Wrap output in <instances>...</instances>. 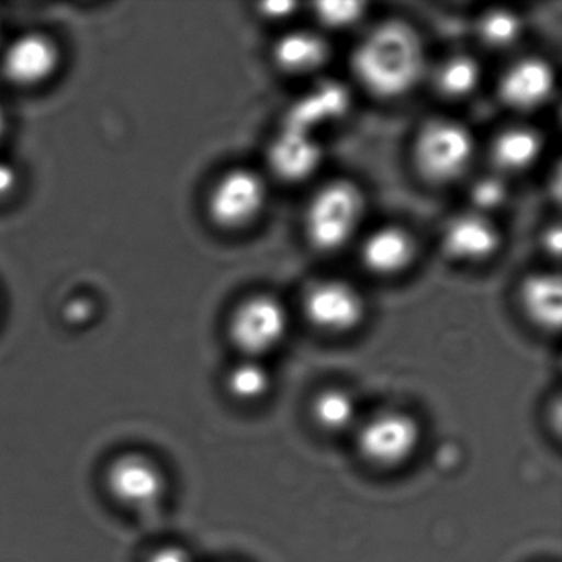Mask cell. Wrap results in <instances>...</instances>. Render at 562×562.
Masks as SVG:
<instances>
[{
    "mask_svg": "<svg viewBox=\"0 0 562 562\" xmlns=\"http://www.w3.org/2000/svg\"><path fill=\"white\" fill-rule=\"evenodd\" d=\"M502 235L495 223L479 212L463 213L447 223L443 251L462 262H482L498 252Z\"/></svg>",
    "mask_w": 562,
    "mask_h": 562,
    "instance_id": "obj_10",
    "label": "cell"
},
{
    "mask_svg": "<svg viewBox=\"0 0 562 562\" xmlns=\"http://www.w3.org/2000/svg\"><path fill=\"white\" fill-rule=\"evenodd\" d=\"M324 149L315 136L282 127L269 146L268 162L278 179L294 183L308 179L321 166Z\"/></svg>",
    "mask_w": 562,
    "mask_h": 562,
    "instance_id": "obj_12",
    "label": "cell"
},
{
    "mask_svg": "<svg viewBox=\"0 0 562 562\" xmlns=\"http://www.w3.org/2000/svg\"><path fill=\"white\" fill-rule=\"evenodd\" d=\"M482 80V70L475 58L469 55H453L439 65L436 71V87L443 97L459 100L469 97Z\"/></svg>",
    "mask_w": 562,
    "mask_h": 562,
    "instance_id": "obj_18",
    "label": "cell"
},
{
    "mask_svg": "<svg viewBox=\"0 0 562 562\" xmlns=\"http://www.w3.org/2000/svg\"><path fill=\"white\" fill-rule=\"evenodd\" d=\"M226 387L236 400H261L271 387V374L258 361L245 360L229 370Z\"/></svg>",
    "mask_w": 562,
    "mask_h": 562,
    "instance_id": "obj_20",
    "label": "cell"
},
{
    "mask_svg": "<svg viewBox=\"0 0 562 562\" xmlns=\"http://www.w3.org/2000/svg\"><path fill=\"white\" fill-rule=\"evenodd\" d=\"M274 61L288 74L305 75L327 64L330 47L321 35L308 31L291 32L274 45Z\"/></svg>",
    "mask_w": 562,
    "mask_h": 562,
    "instance_id": "obj_16",
    "label": "cell"
},
{
    "mask_svg": "<svg viewBox=\"0 0 562 562\" xmlns=\"http://www.w3.org/2000/svg\"><path fill=\"white\" fill-rule=\"evenodd\" d=\"M18 183V172L9 164L0 162V199L9 195Z\"/></svg>",
    "mask_w": 562,
    "mask_h": 562,
    "instance_id": "obj_28",
    "label": "cell"
},
{
    "mask_svg": "<svg viewBox=\"0 0 562 562\" xmlns=\"http://www.w3.org/2000/svg\"><path fill=\"white\" fill-rule=\"evenodd\" d=\"M542 246H544V251L551 256H559L562 248V233L559 225L549 226L546 229L544 235H542Z\"/></svg>",
    "mask_w": 562,
    "mask_h": 562,
    "instance_id": "obj_27",
    "label": "cell"
},
{
    "mask_svg": "<svg viewBox=\"0 0 562 562\" xmlns=\"http://www.w3.org/2000/svg\"><path fill=\"white\" fill-rule=\"evenodd\" d=\"M350 106L351 97L344 85L334 80L322 81L291 104L282 127L315 136L322 126L341 120Z\"/></svg>",
    "mask_w": 562,
    "mask_h": 562,
    "instance_id": "obj_9",
    "label": "cell"
},
{
    "mask_svg": "<svg viewBox=\"0 0 562 562\" xmlns=\"http://www.w3.org/2000/svg\"><path fill=\"white\" fill-rule=\"evenodd\" d=\"M289 315L271 295H252L236 307L229 321V337L236 348L255 358L274 350L288 334Z\"/></svg>",
    "mask_w": 562,
    "mask_h": 562,
    "instance_id": "obj_4",
    "label": "cell"
},
{
    "mask_svg": "<svg viewBox=\"0 0 562 562\" xmlns=\"http://www.w3.org/2000/svg\"><path fill=\"white\" fill-rule=\"evenodd\" d=\"M416 256L413 236L401 226L374 229L361 246V261L368 271L378 276H394L409 268Z\"/></svg>",
    "mask_w": 562,
    "mask_h": 562,
    "instance_id": "obj_13",
    "label": "cell"
},
{
    "mask_svg": "<svg viewBox=\"0 0 562 562\" xmlns=\"http://www.w3.org/2000/svg\"><path fill=\"white\" fill-rule=\"evenodd\" d=\"M364 196L350 180H331L315 192L305 210V235L312 248L334 252L344 248L360 225Z\"/></svg>",
    "mask_w": 562,
    "mask_h": 562,
    "instance_id": "obj_2",
    "label": "cell"
},
{
    "mask_svg": "<svg viewBox=\"0 0 562 562\" xmlns=\"http://www.w3.org/2000/svg\"><path fill=\"white\" fill-rule=\"evenodd\" d=\"M554 83V71L548 61L535 57L522 58L503 75L499 97L513 110H535L549 100Z\"/></svg>",
    "mask_w": 562,
    "mask_h": 562,
    "instance_id": "obj_11",
    "label": "cell"
},
{
    "mask_svg": "<svg viewBox=\"0 0 562 562\" xmlns=\"http://www.w3.org/2000/svg\"><path fill=\"white\" fill-rule=\"evenodd\" d=\"M65 318L71 324H83L93 314V304L88 299H74L65 307Z\"/></svg>",
    "mask_w": 562,
    "mask_h": 562,
    "instance_id": "obj_25",
    "label": "cell"
},
{
    "mask_svg": "<svg viewBox=\"0 0 562 562\" xmlns=\"http://www.w3.org/2000/svg\"><path fill=\"white\" fill-rule=\"evenodd\" d=\"M470 199L475 205V212L486 215V212H493L506 202L508 189L499 177H482L473 183L472 190H470Z\"/></svg>",
    "mask_w": 562,
    "mask_h": 562,
    "instance_id": "obj_23",
    "label": "cell"
},
{
    "mask_svg": "<svg viewBox=\"0 0 562 562\" xmlns=\"http://www.w3.org/2000/svg\"><path fill=\"white\" fill-rule=\"evenodd\" d=\"M367 5L355 0H340V2H321L315 5V15L322 24L330 29H347L357 24L363 18Z\"/></svg>",
    "mask_w": 562,
    "mask_h": 562,
    "instance_id": "obj_22",
    "label": "cell"
},
{
    "mask_svg": "<svg viewBox=\"0 0 562 562\" xmlns=\"http://www.w3.org/2000/svg\"><path fill=\"white\" fill-rule=\"evenodd\" d=\"M268 202V187L249 169H233L213 187L209 213L216 225L239 229L258 220Z\"/></svg>",
    "mask_w": 562,
    "mask_h": 562,
    "instance_id": "obj_5",
    "label": "cell"
},
{
    "mask_svg": "<svg viewBox=\"0 0 562 562\" xmlns=\"http://www.w3.org/2000/svg\"><path fill=\"white\" fill-rule=\"evenodd\" d=\"M304 312L308 322L321 330L345 334L363 321L364 301L348 282L327 279L315 282L305 292Z\"/></svg>",
    "mask_w": 562,
    "mask_h": 562,
    "instance_id": "obj_8",
    "label": "cell"
},
{
    "mask_svg": "<svg viewBox=\"0 0 562 562\" xmlns=\"http://www.w3.org/2000/svg\"><path fill=\"white\" fill-rule=\"evenodd\" d=\"M58 64V52L48 38L31 34L18 38L4 55V74L12 83L37 85L47 80Z\"/></svg>",
    "mask_w": 562,
    "mask_h": 562,
    "instance_id": "obj_14",
    "label": "cell"
},
{
    "mask_svg": "<svg viewBox=\"0 0 562 562\" xmlns=\"http://www.w3.org/2000/svg\"><path fill=\"white\" fill-rule=\"evenodd\" d=\"M146 562H195L192 554L180 546H162L147 555Z\"/></svg>",
    "mask_w": 562,
    "mask_h": 562,
    "instance_id": "obj_24",
    "label": "cell"
},
{
    "mask_svg": "<svg viewBox=\"0 0 562 562\" xmlns=\"http://www.w3.org/2000/svg\"><path fill=\"white\" fill-rule=\"evenodd\" d=\"M544 139L532 127L515 126L502 131L492 144L493 164L503 172L529 169L541 157Z\"/></svg>",
    "mask_w": 562,
    "mask_h": 562,
    "instance_id": "obj_17",
    "label": "cell"
},
{
    "mask_svg": "<svg viewBox=\"0 0 562 562\" xmlns=\"http://www.w3.org/2000/svg\"><path fill=\"white\" fill-rule=\"evenodd\" d=\"M106 486L111 496L121 505L147 512L162 502L167 480L153 460L139 453H126L108 467Z\"/></svg>",
    "mask_w": 562,
    "mask_h": 562,
    "instance_id": "obj_6",
    "label": "cell"
},
{
    "mask_svg": "<svg viewBox=\"0 0 562 562\" xmlns=\"http://www.w3.org/2000/svg\"><path fill=\"white\" fill-rule=\"evenodd\" d=\"M295 9H297V4H294V2H265V4L259 5V12L265 18L274 19V21L291 18Z\"/></svg>",
    "mask_w": 562,
    "mask_h": 562,
    "instance_id": "obj_26",
    "label": "cell"
},
{
    "mask_svg": "<svg viewBox=\"0 0 562 562\" xmlns=\"http://www.w3.org/2000/svg\"><path fill=\"white\" fill-rule=\"evenodd\" d=\"M315 423L328 432H341L357 419V404L344 390H327L314 401Z\"/></svg>",
    "mask_w": 562,
    "mask_h": 562,
    "instance_id": "obj_19",
    "label": "cell"
},
{
    "mask_svg": "<svg viewBox=\"0 0 562 562\" xmlns=\"http://www.w3.org/2000/svg\"><path fill=\"white\" fill-rule=\"evenodd\" d=\"M351 68L361 87L374 97H403L416 87L426 68L423 41L409 24L383 22L361 38Z\"/></svg>",
    "mask_w": 562,
    "mask_h": 562,
    "instance_id": "obj_1",
    "label": "cell"
},
{
    "mask_svg": "<svg viewBox=\"0 0 562 562\" xmlns=\"http://www.w3.org/2000/svg\"><path fill=\"white\" fill-rule=\"evenodd\" d=\"M473 153L475 140L463 124L434 120L417 134L414 164L427 182L449 183L465 173Z\"/></svg>",
    "mask_w": 562,
    "mask_h": 562,
    "instance_id": "obj_3",
    "label": "cell"
},
{
    "mask_svg": "<svg viewBox=\"0 0 562 562\" xmlns=\"http://www.w3.org/2000/svg\"><path fill=\"white\" fill-rule=\"evenodd\" d=\"M4 130H5V117H4V113H2V110H0V139H2V136H4Z\"/></svg>",
    "mask_w": 562,
    "mask_h": 562,
    "instance_id": "obj_29",
    "label": "cell"
},
{
    "mask_svg": "<svg viewBox=\"0 0 562 562\" xmlns=\"http://www.w3.org/2000/svg\"><path fill=\"white\" fill-rule=\"evenodd\" d=\"M419 439V426L413 417L401 413H384L361 427L358 432V450L363 459L374 465L396 467L413 456Z\"/></svg>",
    "mask_w": 562,
    "mask_h": 562,
    "instance_id": "obj_7",
    "label": "cell"
},
{
    "mask_svg": "<svg viewBox=\"0 0 562 562\" xmlns=\"http://www.w3.org/2000/svg\"><path fill=\"white\" fill-rule=\"evenodd\" d=\"M521 32V18L508 9L485 12L479 22L480 38L492 48H506L516 44Z\"/></svg>",
    "mask_w": 562,
    "mask_h": 562,
    "instance_id": "obj_21",
    "label": "cell"
},
{
    "mask_svg": "<svg viewBox=\"0 0 562 562\" xmlns=\"http://www.w3.org/2000/svg\"><path fill=\"white\" fill-rule=\"evenodd\" d=\"M519 304L532 324L542 330H558L562 317L561 279L551 272L528 276L519 288Z\"/></svg>",
    "mask_w": 562,
    "mask_h": 562,
    "instance_id": "obj_15",
    "label": "cell"
}]
</instances>
